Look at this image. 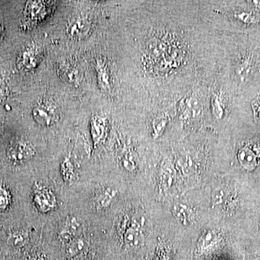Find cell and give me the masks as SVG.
<instances>
[{"mask_svg": "<svg viewBox=\"0 0 260 260\" xmlns=\"http://www.w3.org/2000/svg\"><path fill=\"white\" fill-rule=\"evenodd\" d=\"M92 29L91 22L84 16L74 18L67 26V34L70 38L81 40L87 36Z\"/></svg>", "mask_w": 260, "mask_h": 260, "instance_id": "6da1fadb", "label": "cell"}, {"mask_svg": "<svg viewBox=\"0 0 260 260\" xmlns=\"http://www.w3.org/2000/svg\"><path fill=\"white\" fill-rule=\"evenodd\" d=\"M33 202L38 210L41 213H47L55 208L57 204L56 198L50 189L38 187L34 192Z\"/></svg>", "mask_w": 260, "mask_h": 260, "instance_id": "7a4b0ae2", "label": "cell"}, {"mask_svg": "<svg viewBox=\"0 0 260 260\" xmlns=\"http://www.w3.org/2000/svg\"><path fill=\"white\" fill-rule=\"evenodd\" d=\"M32 115L37 122L44 127L52 125L58 121V114L49 104H38L33 108Z\"/></svg>", "mask_w": 260, "mask_h": 260, "instance_id": "3957f363", "label": "cell"}, {"mask_svg": "<svg viewBox=\"0 0 260 260\" xmlns=\"http://www.w3.org/2000/svg\"><path fill=\"white\" fill-rule=\"evenodd\" d=\"M34 155V150L29 143L24 141H17L10 146L7 151V156L10 161L21 163L30 159Z\"/></svg>", "mask_w": 260, "mask_h": 260, "instance_id": "277c9868", "label": "cell"}, {"mask_svg": "<svg viewBox=\"0 0 260 260\" xmlns=\"http://www.w3.org/2000/svg\"><path fill=\"white\" fill-rule=\"evenodd\" d=\"M238 158L240 164L247 170H253L258 166V155L250 146H244L240 149Z\"/></svg>", "mask_w": 260, "mask_h": 260, "instance_id": "5b68a950", "label": "cell"}, {"mask_svg": "<svg viewBox=\"0 0 260 260\" xmlns=\"http://www.w3.org/2000/svg\"><path fill=\"white\" fill-rule=\"evenodd\" d=\"M98 83L104 91H109L111 89L110 76L105 61L103 59H97L95 64Z\"/></svg>", "mask_w": 260, "mask_h": 260, "instance_id": "8992f818", "label": "cell"}, {"mask_svg": "<svg viewBox=\"0 0 260 260\" xmlns=\"http://www.w3.org/2000/svg\"><path fill=\"white\" fill-rule=\"evenodd\" d=\"M38 58V52L36 47L28 48L20 57V64L23 68L29 70L36 65Z\"/></svg>", "mask_w": 260, "mask_h": 260, "instance_id": "52a82bcc", "label": "cell"}, {"mask_svg": "<svg viewBox=\"0 0 260 260\" xmlns=\"http://www.w3.org/2000/svg\"><path fill=\"white\" fill-rule=\"evenodd\" d=\"M142 233L138 229H130L127 231L124 236V243L130 249H137L141 247L143 243Z\"/></svg>", "mask_w": 260, "mask_h": 260, "instance_id": "ba28073f", "label": "cell"}, {"mask_svg": "<svg viewBox=\"0 0 260 260\" xmlns=\"http://www.w3.org/2000/svg\"><path fill=\"white\" fill-rule=\"evenodd\" d=\"M86 243L82 238L75 237L67 243L66 254L70 258H75L82 253L86 248Z\"/></svg>", "mask_w": 260, "mask_h": 260, "instance_id": "9c48e42d", "label": "cell"}, {"mask_svg": "<svg viewBox=\"0 0 260 260\" xmlns=\"http://www.w3.org/2000/svg\"><path fill=\"white\" fill-rule=\"evenodd\" d=\"M80 227H81V225L75 218H68L64 223L60 235L64 239H68L70 241L72 238H75L74 236L78 233Z\"/></svg>", "mask_w": 260, "mask_h": 260, "instance_id": "30bf717a", "label": "cell"}, {"mask_svg": "<svg viewBox=\"0 0 260 260\" xmlns=\"http://www.w3.org/2000/svg\"><path fill=\"white\" fill-rule=\"evenodd\" d=\"M29 236L27 232L24 231H15L12 232L7 237V242L13 247H21L29 242Z\"/></svg>", "mask_w": 260, "mask_h": 260, "instance_id": "8fae6325", "label": "cell"}, {"mask_svg": "<svg viewBox=\"0 0 260 260\" xmlns=\"http://www.w3.org/2000/svg\"><path fill=\"white\" fill-rule=\"evenodd\" d=\"M104 130H105V124L103 118L100 116L93 117L91 121V134L95 144H98L102 139Z\"/></svg>", "mask_w": 260, "mask_h": 260, "instance_id": "7c38bea8", "label": "cell"}, {"mask_svg": "<svg viewBox=\"0 0 260 260\" xmlns=\"http://www.w3.org/2000/svg\"><path fill=\"white\" fill-rule=\"evenodd\" d=\"M115 192L111 188L103 189L95 198V203L98 208L107 207L111 204L115 197Z\"/></svg>", "mask_w": 260, "mask_h": 260, "instance_id": "4fadbf2b", "label": "cell"}, {"mask_svg": "<svg viewBox=\"0 0 260 260\" xmlns=\"http://www.w3.org/2000/svg\"><path fill=\"white\" fill-rule=\"evenodd\" d=\"M61 75H62L63 78L67 82L72 83H76L79 80V73L78 70L72 67V66L66 64V65L61 67Z\"/></svg>", "mask_w": 260, "mask_h": 260, "instance_id": "5bb4252c", "label": "cell"}, {"mask_svg": "<svg viewBox=\"0 0 260 260\" xmlns=\"http://www.w3.org/2000/svg\"><path fill=\"white\" fill-rule=\"evenodd\" d=\"M61 173L65 181H71L74 176V168L69 158H65L61 164Z\"/></svg>", "mask_w": 260, "mask_h": 260, "instance_id": "9a60e30c", "label": "cell"}, {"mask_svg": "<svg viewBox=\"0 0 260 260\" xmlns=\"http://www.w3.org/2000/svg\"><path fill=\"white\" fill-rule=\"evenodd\" d=\"M10 203V195L7 189L0 187V209H4Z\"/></svg>", "mask_w": 260, "mask_h": 260, "instance_id": "2e32d148", "label": "cell"}, {"mask_svg": "<svg viewBox=\"0 0 260 260\" xmlns=\"http://www.w3.org/2000/svg\"><path fill=\"white\" fill-rule=\"evenodd\" d=\"M174 214L176 217L179 218L180 221H187L188 213H187V208L184 205H176L174 207Z\"/></svg>", "mask_w": 260, "mask_h": 260, "instance_id": "e0dca14e", "label": "cell"}, {"mask_svg": "<svg viewBox=\"0 0 260 260\" xmlns=\"http://www.w3.org/2000/svg\"><path fill=\"white\" fill-rule=\"evenodd\" d=\"M123 163H124V167L128 169V170H133V169H135V161H134L133 157L126 155L125 158H124Z\"/></svg>", "mask_w": 260, "mask_h": 260, "instance_id": "ac0fdd59", "label": "cell"}, {"mask_svg": "<svg viewBox=\"0 0 260 260\" xmlns=\"http://www.w3.org/2000/svg\"><path fill=\"white\" fill-rule=\"evenodd\" d=\"M258 101H260V103L259 104H257V106H258V107H259V108H258V109H257V110H255V112H257V113L258 114V115H259V116H260V97L259 98H258Z\"/></svg>", "mask_w": 260, "mask_h": 260, "instance_id": "d6986e66", "label": "cell"}, {"mask_svg": "<svg viewBox=\"0 0 260 260\" xmlns=\"http://www.w3.org/2000/svg\"><path fill=\"white\" fill-rule=\"evenodd\" d=\"M3 85H4V82H3L2 80L0 78V92H1V89H3Z\"/></svg>", "mask_w": 260, "mask_h": 260, "instance_id": "ffe728a7", "label": "cell"}]
</instances>
